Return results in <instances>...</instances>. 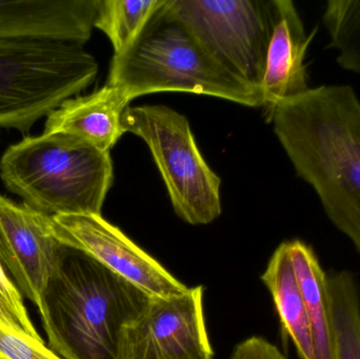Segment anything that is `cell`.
I'll use <instances>...</instances> for the list:
<instances>
[{"label": "cell", "instance_id": "cell-6", "mask_svg": "<svg viewBox=\"0 0 360 359\" xmlns=\"http://www.w3.org/2000/svg\"><path fill=\"white\" fill-rule=\"evenodd\" d=\"M122 124L150 148L180 218L207 225L221 214V181L201 156L184 115L166 105L127 107Z\"/></svg>", "mask_w": 360, "mask_h": 359}, {"label": "cell", "instance_id": "cell-7", "mask_svg": "<svg viewBox=\"0 0 360 359\" xmlns=\"http://www.w3.org/2000/svg\"><path fill=\"white\" fill-rule=\"evenodd\" d=\"M168 6L216 60L260 90L275 0H168Z\"/></svg>", "mask_w": 360, "mask_h": 359}, {"label": "cell", "instance_id": "cell-5", "mask_svg": "<svg viewBox=\"0 0 360 359\" xmlns=\"http://www.w3.org/2000/svg\"><path fill=\"white\" fill-rule=\"evenodd\" d=\"M98 63L82 44L0 37V128L29 135L34 124L86 90Z\"/></svg>", "mask_w": 360, "mask_h": 359}, {"label": "cell", "instance_id": "cell-19", "mask_svg": "<svg viewBox=\"0 0 360 359\" xmlns=\"http://www.w3.org/2000/svg\"><path fill=\"white\" fill-rule=\"evenodd\" d=\"M0 359H63L44 341L0 325Z\"/></svg>", "mask_w": 360, "mask_h": 359}, {"label": "cell", "instance_id": "cell-16", "mask_svg": "<svg viewBox=\"0 0 360 359\" xmlns=\"http://www.w3.org/2000/svg\"><path fill=\"white\" fill-rule=\"evenodd\" d=\"M166 0H101L94 27L111 41L114 55L128 50Z\"/></svg>", "mask_w": 360, "mask_h": 359}, {"label": "cell", "instance_id": "cell-8", "mask_svg": "<svg viewBox=\"0 0 360 359\" xmlns=\"http://www.w3.org/2000/svg\"><path fill=\"white\" fill-rule=\"evenodd\" d=\"M203 314V288L176 296L152 297L127 327L122 359H213Z\"/></svg>", "mask_w": 360, "mask_h": 359}, {"label": "cell", "instance_id": "cell-18", "mask_svg": "<svg viewBox=\"0 0 360 359\" xmlns=\"http://www.w3.org/2000/svg\"><path fill=\"white\" fill-rule=\"evenodd\" d=\"M0 325L29 335L33 339L42 341L34 327L27 308L23 303V296L16 285L10 280L0 263Z\"/></svg>", "mask_w": 360, "mask_h": 359}, {"label": "cell", "instance_id": "cell-1", "mask_svg": "<svg viewBox=\"0 0 360 359\" xmlns=\"http://www.w3.org/2000/svg\"><path fill=\"white\" fill-rule=\"evenodd\" d=\"M296 175L360 254V98L350 84H321L266 118Z\"/></svg>", "mask_w": 360, "mask_h": 359}, {"label": "cell", "instance_id": "cell-14", "mask_svg": "<svg viewBox=\"0 0 360 359\" xmlns=\"http://www.w3.org/2000/svg\"><path fill=\"white\" fill-rule=\"evenodd\" d=\"M288 244L310 322L315 359H335L328 275L312 247L300 240Z\"/></svg>", "mask_w": 360, "mask_h": 359}, {"label": "cell", "instance_id": "cell-2", "mask_svg": "<svg viewBox=\"0 0 360 359\" xmlns=\"http://www.w3.org/2000/svg\"><path fill=\"white\" fill-rule=\"evenodd\" d=\"M152 297L61 244L38 309L49 348L63 359H122L124 330Z\"/></svg>", "mask_w": 360, "mask_h": 359}, {"label": "cell", "instance_id": "cell-9", "mask_svg": "<svg viewBox=\"0 0 360 359\" xmlns=\"http://www.w3.org/2000/svg\"><path fill=\"white\" fill-rule=\"evenodd\" d=\"M51 229L60 244L86 253L151 296H176L188 290L101 215H55Z\"/></svg>", "mask_w": 360, "mask_h": 359}, {"label": "cell", "instance_id": "cell-13", "mask_svg": "<svg viewBox=\"0 0 360 359\" xmlns=\"http://www.w3.org/2000/svg\"><path fill=\"white\" fill-rule=\"evenodd\" d=\"M262 280L272 295L283 333L293 341L300 359H315L310 322L288 242L273 253Z\"/></svg>", "mask_w": 360, "mask_h": 359}, {"label": "cell", "instance_id": "cell-11", "mask_svg": "<svg viewBox=\"0 0 360 359\" xmlns=\"http://www.w3.org/2000/svg\"><path fill=\"white\" fill-rule=\"evenodd\" d=\"M274 29L266 55L262 90L268 118L277 105L306 93L309 89L306 56L317 27L307 33L304 21L291 0H275Z\"/></svg>", "mask_w": 360, "mask_h": 359}, {"label": "cell", "instance_id": "cell-4", "mask_svg": "<svg viewBox=\"0 0 360 359\" xmlns=\"http://www.w3.org/2000/svg\"><path fill=\"white\" fill-rule=\"evenodd\" d=\"M0 178L22 204L46 216L101 215L113 164L110 152L69 135L42 133L4 151Z\"/></svg>", "mask_w": 360, "mask_h": 359}, {"label": "cell", "instance_id": "cell-20", "mask_svg": "<svg viewBox=\"0 0 360 359\" xmlns=\"http://www.w3.org/2000/svg\"><path fill=\"white\" fill-rule=\"evenodd\" d=\"M231 359H287L276 346L262 337H253L235 347Z\"/></svg>", "mask_w": 360, "mask_h": 359}, {"label": "cell", "instance_id": "cell-3", "mask_svg": "<svg viewBox=\"0 0 360 359\" xmlns=\"http://www.w3.org/2000/svg\"><path fill=\"white\" fill-rule=\"evenodd\" d=\"M108 84L132 101L143 95L184 92L262 107V94L216 60L171 12L166 0L134 44L114 55Z\"/></svg>", "mask_w": 360, "mask_h": 359}, {"label": "cell", "instance_id": "cell-17", "mask_svg": "<svg viewBox=\"0 0 360 359\" xmlns=\"http://www.w3.org/2000/svg\"><path fill=\"white\" fill-rule=\"evenodd\" d=\"M323 25L338 65L360 75V0H328Z\"/></svg>", "mask_w": 360, "mask_h": 359}, {"label": "cell", "instance_id": "cell-12", "mask_svg": "<svg viewBox=\"0 0 360 359\" xmlns=\"http://www.w3.org/2000/svg\"><path fill=\"white\" fill-rule=\"evenodd\" d=\"M130 98L105 84L84 96L72 97L46 116L44 133L69 135L103 152H110L124 134L122 119Z\"/></svg>", "mask_w": 360, "mask_h": 359}, {"label": "cell", "instance_id": "cell-10", "mask_svg": "<svg viewBox=\"0 0 360 359\" xmlns=\"http://www.w3.org/2000/svg\"><path fill=\"white\" fill-rule=\"evenodd\" d=\"M60 246L51 216L0 195V263L38 309Z\"/></svg>", "mask_w": 360, "mask_h": 359}, {"label": "cell", "instance_id": "cell-15", "mask_svg": "<svg viewBox=\"0 0 360 359\" xmlns=\"http://www.w3.org/2000/svg\"><path fill=\"white\" fill-rule=\"evenodd\" d=\"M335 359H360V295L353 274L328 276Z\"/></svg>", "mask_w": 360, "mask_h": 359}]
</instances>
